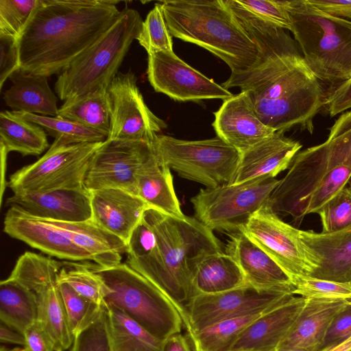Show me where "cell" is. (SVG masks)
<instances>
[{
    "mask_svg": "<svg viewBox=\"0 0 351 351\" xmlns=\"http://www.w3.org/2000/svg\"><path fill=\"white\" fill-rule=\"evenodd\" d=\"M69 325L73 337L88 326L101 307L78 294L65 283H58Z\"/></svg>",
    "mask_w": 351,
    "mask_h": 351,
    "instance_id": "cell-38",
    "label": "cell"
},
{
    "mask_svg": "<svg viewBox=\"0 0 351 351\" xmlns=\"http://www.w3.org/2000/svg\"><path fill=\"white\" fill-rule=\"evenodd\" d=\"M302 145L276 132L247 151L241 158L233 184L244 182L261 176L275 178L289 169Z\"/></svg>",
    "mask_w": 351,
    "mask_h": 351,
    "instance_id": "cell-25",
    "label": "cell"
},
{
    "mask_svg": "<svg viewBox=\"0 0 351 351\" xmlns=\"http://www.w3.org/2000/svg\"><path fill=\"white\" fill-rule=\"evenodd\" d=\"M230 238L226 253L237 263L247 284L259 291H294L283 269L245 232L231 233Z\"/></svg>",
    "mask_w": 351,
    "mask_h": 351,
    "instance_id": "cell-22",
    "label": "cell"
},
{
    "mask_svg": "<svg viewBox=\"0 0 351 351\" xmlns=\"http://www.w3.org/2000/svg\"><path fill=\"white\" fill-rule=\"evenodd\" d=\"M160 3L171 36L208 50L225 62L231 73L246 71L257 63V46L224 0Z\"/></svg>",
    "mask_w": 351,
    "mask_h": 351,
    "instance_id": "cell-5",
    "label": "cell"
},
{
    "mask_svg": "<svg viewBox=\"0 0 351 351\" xmlns=\"http://www.w3.org/2000/svg\"><path fill=\"white\" fill-rule=\"evenodd\" d=\"M130 71L119 72L107 88L110 106V130L107 139L153 143L167 128L146 105Z\"/></svg>",
    "mask_w": 351,
    "mask_h": 351,
    "instance_id": "cell-15",
    "label": "cell"
},
{
    "mask_svg": "<svg viewBox=\"0 0 351 351\" xmlns=\"http://www.w3.org/2000/svg\"><path fill=\"white\" fill-rule=\"evenodd\" d=\"M280 351H298L294 350H280Z\"/></svg>",
    "mask_w": 351,
    "mask_h": 351,
    "instance_id": "cell-57",
    "label": "cell"
},
{
    "mask_svg": "<svg viewBox=\"0 0 351 351\" xmlns=\"http://www.w3.org/2000/svg\"><path fill=\"white\" fill-rule=\"evenodd\" d=\"M324 106L330 117L351 109V78L335 84L325 93Z\"/></svg>",
    "mask_w": 351,
    "mask_h": 351,
    "instance_id": "cell-47",
    "label": "cell"
},
{
    "mask_svg": "<svg viewBox=\"0 0 351 351\" xmlns=\"http://www.w3.org/2000/svg\"><path fill=\"white\" fill-rule=\"evenodd\" d=\"M0 319L8 327L23 334L38 320L36 294L8 277L0 282Z\"/></svg>",
    "mask_w": 351,
    "mask_h": 351,
    "instance_id": "cell-31",
    "label": "cell"
},
{
    "mask_svg": "<svg viewBox=\"0 0 351 351\" xmlns=\"http://www.w3.org/2000/svg\"><path fill=\"white\" fill-rule=\"evenodd\" d=\"M0 340L1 342L25 346V340L23 334L8 327L3 323L0 326Z\"/></svg>",
    "mask_w": 351,
    "mask_h": 351,
    "instance_id": "cell-52",
    "label": "cell"
},
{
    "mask_svg": "<svg viewBox=\"0 0 351 351\" xmlns=\"http://www.w3.org/2000/svg\"><path fill=\"white\" fill-rule=\"evenodd\" d=\"M279 180L267 176L244 182L201 189L191 198L195 217L209 230L234 233L264 206Z\"/></svg>",
    "mask_w": 351,
    "mask_h": 351,
    "instance_id": "cell-10",
    "label": "cell"
},
{
    "mask_svg": "<svg viewBox=\"0 0 351 351\" xmlns=\"http://www.w3.org/2000/svg\"><path fill=\"white\" fill-rule=\"evenodd\" d=\"M154 144L159 160L183 178L206 188L234 182L241 153L217 136L186 141L158 134Z\"/></svg>",
    "mask_w": 351,
    "mask_h": 351,
    "instance_id": "cell-9",
    "label": "cell"
},
{
    "mask_svg": "<svg viewBox=\"0 0 351 351\" xmlns=\"http://www.w3.org/2000/svg\"><path fill=\"white\" fill-rule=\"evenodd\" d=\"M13 111V110H12ZM19 117L34 123L54 138L58 145L103 143L108 136L79 123L60 117H49L19 111H13Z\"/></svg>",
    "mask_w": 351,
    "mask_h": 351,
    "instance_id": "cell-36",
    "label": "cell"
},
{
    "mask_svg": "<svg viewBox=\"0 0 351 351\" xmlns=\"http://www.w3.org/2000/svg\"><path fill=\"white\" fill-rule=\"evenodd\" d=\"M293 293L305 298L351 300V283L306 276L295 284Z\"/></svg>",
    "mask_w": 351,
    "mask_h": 351,
    "instance_id": "cell-42",
    "label": "cell"
},
{
    "mask_svg": "<svg viewBox=\"0 0 351 351\" xmlns=\"http://www.w3.org/2000/svg\"><path fill=\"white\" fill-rule=\"evenodd\" d=\"M0 145L23 156H38L50 147L44 129L8 110L0 113Z\"/></svg>",
    "mask_w": 351,
    "mask_h": 351,
    "instance_id": "cell-32",
    "label": "cell"
},
{
    "mask_svg": "<svg viewBox=\"0 0 351 351\" xmlns=\"http://www.w3.org/2000/svg\"><path fill=\"white\" fill-rule=\"evenodd\" d=\"M5 204L46 220L76 222L92 218L91 193L86 188L13 193Z\"/></svg>",
    "mask_w": 351,
    "mask_h": 351,
    "instance_id": "cell-20",
    "label": "cell"
},
{
    "mask_svg": "<svg viewBox=\"0 0 351 351\" xmlns=\"http://www.w3.org/2000/svg\"><path fill=\"white\" fill-rule=\"evenodd\" d=\"M348 301L306 298L304 306L276 351H318L333 318Z\"/></svg>",
    "mask_w": 351,
    "mask_h": 351,
    "instance_id": "cell-24",
    "label": "cell"
},
{
    "mask_svg": "<svg viewBox=\"0 0 351 351\" xmlns=\"http://www.w3.org/2000/svg\"><path fill=\"white\" fill-rule=\"evenodd\" d=\"M305 302L293 295L268 310L243 331L230 351H276Z\"/></svg>",
    "mask_w": 351,
    "mask_h": 351,
    "instance_id": "cell-23",
    "label": "cell"
},
{
    "mask_svg": "<svg viewBox=\"0 0 351 351\" xmlns=\"http://www.w3.org/2000/svg\"><path fill=\"white\" fill-rule=\"evenodd\" d=\"M117 3L39 0L17 38L20 68L46 77L60 74L115 22L121 14Z\"/></svg>",
    "mask_w": 351,
    "mask_h": 351,
    "instance_id": "cell-2",
    "label": "cell"
},
{
    "mask_svg": "<svg viewBox=\"0 0 351 351\" xmlns=\"http://www.w3.org/2000/svg\"><path fill=\"white\" fill-rule=\"evenodd\" d=\"M241 230L283 269L294 287L319 266V258L302 241L300 230L282 221L267 204Z\"/></svg>",
    "mask_w": 351,
    "mask_h": 351,
    "instance_id": "cell-13",
    "label": "cell"
},
{
    "mask_svg": "<svg viewBox=\"0 0 351 351\" xmlns=\"http://www.w3.org/2000/svg\"><path fill=\"white\" fill-rule=\"evenodd\" d=\"M25 351H55L51 339L38 320L23 333Z\"/></svg>",
    "mask_w": 351,
    "mask_h": 351,
    "instance_id": "cell-49",
    "label": "cell"
},
{
    "mask_svg": "<svg viewBox=\"0 0 351 351\" xmlns=\"http://www.w3.org/2000/svg\"><path fill=\"white\" fill-rule=\"evenodd\" d=\"M351 176V110L342 113L322 143L299 152L267 204L300 224L348 186Z\"/></svg>",
    "mask_w": 351,
    "mask_h": 351,
    "instance_id": "cell-4",
    "label": "cell"
},
{
    "mask_svg": "<svg viewBox=\"0 0 351 351\" xmlns=\"http://www.w3.org/2000/svg\"><path fill=\"white\" fill-rule=\"evenodd\" d=\"M246 283L237 263L223 252L205 256L197 264L193 278L196 293L202 294L219 293Z\"/></svg>",
    "mask_w": 351,
    "mask_h": 351,
    "instance_id": "cell-30",
    "label": "cell"
},
{
    "mask_svg": "<svg viewBox=\"0 0 351 351\" xmlns=\"http://www.w3.org/2000/svg\"><path fill=\"white\" fill-rule=\"evenodd\" d=\"M92 219L128 245L149 206L138 196L117 188L90 191Z\"/></svg>",
    "mask_w": 351,
    "mask_h": 351,
    "instance_id": "cell-21",
    "label": "cell"
},
{
    "mask_svg": "<svg viewBox=\"0 0 351 351\" xmlns=\"http://www.w3.org/2000/svg\"><path fill=\"white\" fill-rule=\"evenodd\" d=\"M348 186L351 189V176L350 177V179H349V181L348 183Z\"/></svg>",
    "mask_w": 351,
    "mask_h": 351,
    "instance_id": "cell-56",
    "label": "cell"
},
{
    "mask_svg": "<svg viewBox=\"0 0 351 351\" xmlns=\"http://www.w3.org/2000/svg\"><path fill=\"white\" fill-rule=\"evenodd\" d=\"M57 278L58 283H65L78 294L99 306L105 304L110 289L102 278L87 263L62 262Z\"/></svg>",
    "mask_w": 351,
    "mask_h": 351,
    "instance_id": "cell-37",
    "label": "cell"
},
{
    "mask_svg": "<svg viewBox=\"0 0 351 351\" xmlns=\"http://www.w3.org/2000/svg\"><path fill=\"white\" fill-rule=\"evenodd\" d=\"M139 12L125 7L112 26L59 75L54 88L62 101L106 90L141 32Z\"/></svg>",
    "mask_w": 351,
    "mask_h": 351,
    "instance_id": "cell-7",
    "label": "cell"
},
{
    "mask_svg": "<svg viewBox=\"0 0 351 351\" xmlns=\"http://www.w3.org/2000/svg\"><path fill=\"white\" fill-rule=\"evenodd\" d=\"M103 143L62 145L53 142L38 160L12 174L8 186L13 193L84 189L94 154Z\"/></svg>",
    "mask_w": 351,
    "mask_h": 351,
    "instance_id": "cell-11",
    "label": "cell"
},
{
    "mask_svg": "<svg viewBox=\"0 0 351 351\" xmlns=\"http://www.w3.org/2000/svg\"><path fill=\"white\" fill-rule=\"evenodd\" d=\"M58 117L82 124L108 137L111 106L107 90L65 101L59 108Z\"/></svg>",
    "mask_w": 351,
    "mask_h": 351,
    "instance_id": "cell-33",
    "label": "cell"
},
{
    "mask_svg": "<svg viewBox=\"0 0 351 351\" xmlns=\"http://www.w3.org/2000/svg\"><path fill=\"white\" fill-rule=\"evenodd\" d=\"M293 295V291H259L247 283L219 293H197L187 306L185 328L190 337L219 322L270 308Z\"/></svg>",
    "mask_w": 351,
    "mask_h": 351,
    "instance_id": "cell-14",
    "label": "cell"
},
{
    "mask_svg": "<svg viewBox=\"0 0 351 351\" xmlns=\"http://www.w3.org/2000/svg\"><path fill=\"white\" fill-rule=\"evenodd\" d=\"M281 1L314 75L335 85L351 78V21L327 14L308 0Z\"/></svg>",
    "mask_w": 351,
    "mask_h": 351,
    "instance_id": "cell-6",
    "label": "cell"
},
{
    "mask_svg": "<svg viewBox=\"0 0 351 351\" xmlns=\"http://www.w3.org/2000/svg\"><path fill=\"white\" fill-rule=\"evenodd\" d=\"M300 236L319 260V266L309 276L351 282V226L332 233L300 230Z\"/></svg>",
    "mask_w": 351,
    "mask_h": 351,
    "instance_id": "cell-26",
    "label": "cell"
},
{
    "mask_svg": "<svg viewBox=\"0 0 351 351\" xmlns=\"http://www.w3.org/2000/svg\"><path fill=\"white\" fill-rule=\"evenodd\" d=\"M86 263L110 289L105 304L122 311L160 341L180 332L183 321L171 302L126 263L108 267Z\"/></svg>",
    "mask_w": 351,
    "mask_h": 351,
    "instance_id": "cell-8",
    "label": "cell"
},
{
    "mask_svg": "<svg viewBox=\"0 0 351 351\" xmlns=\"http://www.w3.org/2000/svg\"><path fill=\"white\" fill-rule=\"evenodd\" d=\"M319 351H351V337Z\"/></svg>",
    "mask_w": 351,
    "mask_h": 351,
    "instance_id": "cell-54",
    "label": "cell"
},
{
    "mask_svg": "<svg viewBox=\"0 0 351 351\" xmlns=\"http://www.w3.org/2000/svg\"><path fill=\"white\" fill-rule=\"evenodd\" d=\"M3 231L50 256L74 262L91 261L90 255L75 245L62 229L17 206H10L5 214Z\"/></svg>",
    "mask_w": 351,
    "mask_h": 351,
    "instance_id": "cell-18",
    "label": "cell"
},
{
    "mask_svg": "<svg viewBox=\"0 0 351 351\" xmlns=\"http://www.w3.org/2000/svg\"><path fill=\"white\" fill-rule=\"evenodd\" d=\"M350 283H351V282H350Z\"/></svg>",
    "mask_w": 351,
    "mask_h": 351,
    "instance_id": "cell-59",
    "label": "cell"
},
{
    "mask_svg": "<svg viewBox=\"0 0 351 351\" xmlns=\"http://www.w3.org/2000/svg\"><path fill=\"white\" fill-rule=\"evenodd\" d=\"M349 302H350V303H351V300H350Z\"/></svg>",
    "mask_w": 351,
    "mask_h": 351,
    "instance_id": "cell-58",
    "label": "cell"
},
{
    "mask_svg": "<svg viewBox=\"0 0 351 351\" xmlns=\"http://www.w3.org/2000/svg\"><path fill=\"white\" fill-rule=\"evenodd\" d=\"M11 86L3 93L4 101L13 111L58 117V97L51 89L47 77L21 68L9 77Z\"/></svg>",
    "mask_w": 351,
    "mask_h": 351,
    "instance_id": "cell-28",
    "label": "cell"
},
{
    "mask_svg": "<svg viewBox=\"0 0 351 351\" xmlns=\"http://www.w3.org/2000/svg\"><path fill=\"white\" fill-rule=\"evenodd\" d=\"M238 3L253 15L278 27L291 32L289 15L281 1L237 0Z\"/></svg>",
    "mask_w": 351,
    "mask_h": 351,
    "instance_id": "cell-44",
    "label": "cell"
},
{
    "mask_svg": "<svg viewBox=\"0 0 351 351\" xmlns=\"http://www.w3.org/2000/svg\"><path fill=\"white\" fill-rule=\"evenodd\" d=\"M308 1L327 14L351 21V0H308Z\"/></svg>",
    "mask_w": 351,
    "mask_h": 351,
    "instance_id": "cell-50",
    "label": "cell"
},
{
    "mask_svg": "<svg viewBox=\"0 0 351 351\" xmlns=\"http://www.w3.org/2000/svg\"><path fill=\"white\" fill-rule=\"evenodd\" d=\"M20 68L17 38L0 32V88L10 76Z\"/></svg>",
    "mask_w": 351,
    "mask_h": 351,
    "instance_id": "cell-45",
    "label": "cell"
},
{
    "mask_svg": "<svg viewBox=\"0 0 351 351\" xmlns=\"http://www.w3.org/2000/svg\"><path fill=\"white\" fill-rule=\"evenodd\" d=\"M136 185V195L149 208L171 216L185 217L174 190L170 168L159 160L156 149L137 171Z\"/></svg>",
    "mask_w": 351,
    "mask_h": 351,
    "instance_id": "cell-29",
    "label": "cell"
},
{
    "mask_svg": "<svg viewBox=\"0 0 351 351\" xmlns=\"http://www.w3.org/2000/svg\"><path fill=\"white\" fill-rule=\"evenodd\" d=\"M70 351H114L106 304L97 317L75 335Z\"/></svg>",
    "mask_w": 351,
    "mask_h": 351,
    "instance_id": "cell-40",
    "label": "cell"
},
{
    "mask_svg": "<svg viewBox=\"0 0 351 351\" xmlns=\"http://www.w3.org/2000/svg\"><path fill=\"white\" fill-rule=\"evenodd\" d=\"M0 150H1V204L3 201V192L6 186L5 181V171H6V160H7V155L8 152L6 151L5 147L0 145ZM8 185V184H7Z\"/></svg>",
    "mask_w": 351,
    "mask_h": 351,
    "instance_id": "cell-53",
    "label": "cell"
},
{
    "mask_svg": "<svg viewBox=\"0 0 351 351\" xmlns=\"http://www.w3.org/2000/svg\"><path fill=\"white\" fill-rule=\"evenodd\" d=\"M39 0H0V32L18 38Z\"/></svg>",
    "mask_w": 351,
    "mask_h": 351,
    "instance_id": "cell-43",
    "label": "cell"
},
{
    "mask_svg": "<svg viewBox=\"0 0 351 351\" xmlns=\"http://www.w3.org/2000/svg\"><path fill=\"white\" fill-rule=\"evenodd\" d=\"M271 308L226 319L195 332L189 337L194 351H230L243 331Z\"/></svg>",
    "mask_w": 351,
    "mask_h": 351,
    "instance_id": "cell-35",
    "label": "cell"
},
{
    "mask_svg": "<svg viewBox=\"0 0 351 351\" xmlns=\"http://www.w3.org/2000/svg\"><path fill=\"white\" fill-rule=\"evenodd\" d=\"M322 232L332 233L351 226V189L347 186L335 195L317 213Z\"/></svg>",
    "mask_w": 351,
    "mask_h": 351,
    "instance_id": "cell-41",
    "label": "cell"
},
{
    "mask_svg": "<svg viewBox=\"0 0 351 351\" xmlns=\"http://www.w3.org/2000/svg\"><path fill=\"white\" fill-rule=\"evenodd\" d=\"M225 3L257 46L259 58L250 69L231 73L222 86L245 92L261 121L276 132L299 127L312 134L325 93L296 42L285 29L253 15L237 0Z\"/></svg>",
    "mask_w": 351,
    "mask_h": 351,
    "instance_id": "cell-1",
    "label": "cell"
},
{
    "mask_svg": "<svg viewBox=\"0 0 351 351\" xmlns=\"http://www.w3.org/2000/svg\"><path fill=\"white\" fill-rule=\"evenodd\" d=\"M143 218L154 234L155 245L145 255L128 256L125 263L171 302L185 327L187 306L197 294V265L205 256L222 252L221 243L195 217L179 218L149 208Z\"/></svg>",
    "mask_w": 351,
    "mask_h": 351,
    "instance_id": "cell-3",
    "label": "cell"
},
{
    "mask_svg": "<svg viewBox=\"0 0 351 351\" xmlns=\"http://www.w3.org/2000/svg\"><path fill=\"white\" fill-rule=\"evenodd\" d=\"M148 55L156 51H173L160 3H156L147 14L136 39Z\"/></svg>",
    "mask_w": 351,
    "mask_h": 351,
    "instance_id": "cell-39",
    "label": "cell"
},
{
    "mask_svg": "<svg viewBox=\"0 0 351 351\" xmlns=\"http://www.w3.org/2000/svg\"><path fill=\"white\" fill-rule=\"evenodd\" d=\"M48 221L62 229L75 245L90 255L92 261L101 267L121 263V254L128 253V245L122 239L102 228L92 218L76 222Z\"/></svg>",
    "mask_w": 351,
    "mask_h": 351,
    "instance_id": "cell-27",
    "label": "cell"
},
{
    "mask_svg": "<svg viewBox=\"0 0 351 351\" xmlns=\"http://www.w3.org/2000/svg\"><path fill=\"white\" fill-rule=\"evenodd\" d=\"M162 351H192L186 339L180 333L168 337L162 342Z\"/></svg>",
    "mask_w": 351,
    "mask_h": 351,
    "instance_id": "cell-51",
    "label": "cell"
},
{
    "mask_svg": "<svg viewBox=\"0 0 351 351\" xmlns=\"http://www.w3.org/2000/svg\"><path fill=\"white\" fill-rule=\"evenodd\" d=\"M148 80L156 92L176 101L222 99L234 95L180 59L173 51L148 55Z\"/></svg>",
    "mask_w": 351,
    "mask_h": 351,
    "instance_id": "cell-17",
    "label": "cell"
},
{
    "mask_svg": "<svg viewBox=\"0 0 351 351\" xmlns=\"http://www.w3.org/2000/svg\"><path fill=\"white\" fill-rule=\"evenodd\" d=\"M0 351H25V350L24 347L23 348L17 347V348H14L12 349H8L5 347L2 346L1 347Z\"/></svg>",
    "mask_w": 351,
    "mask_h": 351,
    "instance_id": "cell-55",
    "label": "cell"
},
{
    "mask_svg": "<svg viewBox=\"0 0 351 351\" xmlns=\"http://www.w3.org/2000/svg\"><path fill=\"white\" fill-rule=\"evenodd\" d=\"M350 337H351V303L348 301L347 305L336 315L331 322L319 350Z\"/></svg>",
    "mask_w": 351,
    "mask_h": 351,
    "instance_id": "cell-46",
    "label": "cell"
},
{
    "mask_svg": "<svg viewBox=\"0 0 351 351\" xmlns=\"http://www.w3.org/2000/svg\"><path fill=\"white\" fill-rule=\"evenodd\" d=\"M214 115L217 136L241 154L276 132L261 121L245 92L224 100Z\"/></svg>",
    "mask_w": 351,
    "mask_h": 351,
    "instance_id": "cell-19",
    "label": "cell"
},
{
    "mask_svg": "<svg viewBox=\"0 0 351 351\" xmlns=\"http://www.w3.org/2000/svg\"><path fill=\"white\" fill-rule=\"evenodd\" d=\"M62 263L49 256L25 252L8 276L32 291L38 302V322L51 339L55 351H65L73 343L57 281Z\"/></svg>",
    "mask_w": 351,
    "mask_h": 351,
    "instance_id": "cell-12",
    "label": "cell"
},
{
    "mask_svg": "<svg viewBox=\"0 0 351 351\" xmlns=\"http://www.w3.org/2000/svg\"><path fill=\"white\" fill-rule=\"evenodd\" d=\"M154 152V142L107 139L94 154L86 188H117L136 195V173Z\"/></svg>",
    "mask_w": 351,
    "mask_h": 351,
    "instance_id": "cell-16",
    "label": "cell"
},
{
    "mask_svg": "<svg viewBox=\"0 0 351 351\" xmlns=\"http://www.w3.org/2000/svg\"><path fill=\"white\" fill-rule=\"evenodd\" d=\"M154 234L143 218L133 231L128 243V256H141L149 253L155 245Z\"/></svg>",
    "mask_w": 351,
    "mask_h": 351,
    "instance_id": "cell-48",
    "label": "cell"
},
{
    "mask_svg": "<svg viewBox=\"0 0 351 351\" xmlns=\"http://www.w3.org/2000/svg\"><path fill=\"white\" fill-rule=\"evenodd\" d=\"M114 351H162V341L116 307L106 305Z\"/></svg>",
    "mask_w": 351,
    "mask_h": 351,
    "instance_id": "cell-34",
    "label": "cell"
}]
</instances>
